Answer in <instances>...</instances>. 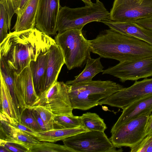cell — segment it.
I'll return each mask as SVG.
<instances>
[{
    "label": "cell",
    "instance_id": "21",
    "mask_svg": "<svg viewBox=\"0 0 152 152\" xmlns=\"http://www.w3.org/2000/svg\"><path fill=\"white\" fill-rule=\"evenodd\" d=\"M101 57L94 59L89 58L87 61L86 66L82 72L75 76L73 80L67 81V85L90 81L98 73L103 71L104 66L100 61Z\"/></svg>",
    "mask_w": 152,
    "mask_h": 152
},
{
    "label": "cell",
    "instance_id": "34",
    "mask_svg": "<svg viewBox=\"0 0 152 152\" xmlns=\"http://www.w3.org/2000/svg\"><path fill=\"white\" fill-rule=\"evenodd\" d=\"M135 22L145 28L152 31V16L138 19Z\"/></svg>",
    "mask_w": 152,
    "mask_h": 152
},
{
    "label": "cell",
    "instance_id": "35",
    "mask_svg": "<svg viewBox=\"0 0 152 152\" xmlns=\"http://www.w3.org/2000/svg\"><path fill=\"white\" fill-rule=\"evenodd\" d=\"M11 124L20 130L34 137L36 132L22 123L20 121L15 122Z\"/></svg>",
    "mask_w": 152,
    "mask_h": 152
},
{
    "label": "cell",
    "instance_id": "6",
    "mask_svg": "<svg viewBox=\"0 0 152 152\" xmlns=\"http://www.w3.org/2000/svg\"><path fill=\"white\" fill-rule=\"evenodd\" d=\"M64 145L75 152H122L117 150L104 132L90 131L81 133L63 140Z\"/></svg>",
    "mask_w": 152,
    "mask_h": 152
},
{
    "label": "cell",
    "instance_id": "19",
    "mask_svg": "<svg viewBox=\"0 0 152 152\" xmlns=\"http://www.w3.org/2000/svg\"><path fill=\"white\" fill-rule=\"evenodd\" d=\"M39 0H29L21 14L17 17L12 29L20 31L35 28L36 19Z\"/></svg>",
    "mask_w": 152,
    "mask_h": 152
},
{
    "label": "cell",
    "instance_id": "13",
    "mask_svg": "<svg viewBox=\"0 0 152 152\" xmlns=\"http://www.w3.org/2000/svg\"><path fill=\"white\" fill-rule=\"evenodd\" d=\"M14 73L15 91L21 111L24 109L30 108L38 97L35 90L29 66L20 73Z\"/></svg>",
    "mask_w": 152,
    "mask_h": 152
},
{
    "label": "cell",
    "instance_id": "28",
    "mask_svg": "<svg viewBox=\"0 0 152 152\" xmlns=\"http://www.w3.org/2000/svg\"><path fill=\"white\" fill-rule=\"evenodd\" d=\"M11 23L4 5L0 3V43L7 36L8 30L10 32Z\"/></svg>",
    "mask_w": 152,
    "mask_h": 152
},
{
    "label": "cell",
    "instance_id": "30",
    "mask_svg": "<svg viewBox=\"0 0 152 152\" xmlns=\"http://www.w3.org/2000/svg\"><path fill=\"white\" fill-rule=\"evenodd\" d=\"M16 134L18 140L30 148L34 145L40 141L34 136L16 127Z\"/></svg>",
    "mask_w": 152,
    "mask_h": 152
},
{
    "label": "cell",
    "instance_id": "10",
    "mask_svg": "<svg viewBox=\"0 0 152 152\" xmlns=\"http://www.w3.org/2000/svg\"><path fill=\"white\" fill-rule=\"evenodd\" d=\"M102 74H108L124 82L152 77V56L141 60L120 62L103 70Z\"/></svg>",
    "mask_w": 152,
    "mask_h": 152
},
{
    "label": "cell",
    "instance_id": "25",
    "mask_svg": "<svg viewBox=\"0 0 152 152\" xmlns=\"http://www.w3.org/2000/svg\"><path fill=\"white\" fill-rule=\"evenodd\" d=\"M30 152H75L66 145L55 144L52 142H40L34 145Z\"/></svg>",
    "mask_w": 152,
    "mask_h": 152
},
{
    "label": "cell",
    "instance_id": "29",
    "mask_svg": "<svg viewBox=\"0 0 152 152\" xmlns=\"http://www.w3.org/2000/svg\"><path fill=\"white\" fill-rule=\"evenodd\" d=\"M30 108L35 110L39 113L45 125L47 130L54 129L55 115L51 111L44 107L39 105L32 107Z\"/></svg>",
    "mask_w": 152,
    "mask_h": 152
},
{
    "label": "cell",
    "instance_id": "17",
    "mask_svg": "<svg viewBox=\"0 0 152 152\" xmlns=\"http://www.w3.org/2000/svg\"><path fill=\"white\" fill-rule=\"evenodd\" d=\"M90 131L85 126L68 129H53L36 132L34 137L40 142H52L63 140L76 134Z\"/></svg>",
    "mask_w": 152,
    "mask_h": 152
},
{
    "label": "cell",
    "instance_id": "20",
    "mask_svg": "<svg viewBox=\"0 0 152 152\" xmlns=\"http://www.w3.org/2000/svg\"><path fill=\"white\" fill-rule=\"evenodd\" d=\"M0 75V113L6 117L11 124L20 121L12 96L3 78Z\"/></svg>",
    "mask_w": 152,
    "mask_h": 152
},
{
    "label": "cell",
    "instance_id": "15",
    "mask_svg": "<svg viewBox=\"0 0 152 152\" xmlns=\"http://www.w3.org/2000/svg\"><path fill=\"white\" fill-rule=\"evenodd\" d=\"M110 29L122 35L137 38L152 46V31L135 22H119L110 19L101 21Z\"/></svg>",
    "mask_w": 152,
    "mask_h": 152
},
{
    "label": "cell",
    "instance_id": "14",
    "mask_svg": "<svg viewBox=\"0 0 152 152\" xmlns=\"http://www.w3.org/2000/svg\"><path fill=\"white\" fill-rule=\"evenodd\" d=\"M123 110L121 114L112 128L111 134L131 119L144 115H150L152 112V94L135 101Z\"/></svg>",
    "mask_w": 152,
    "mask_h": 152
},
{
    "label": "cell",
    "instance_id": "7",
    "mask_svg": "<svg viewBox=\"0 0 152 152\" xmlns=\"http://www.w3.org/2000/svg\"><path fill=\"white\" fill-rule=\"evenodd\" d=\"M38 105L45 107L55 115H73L68 86L63 81H56L47 90L38 95L32 107Z\"/></svg>",
    "mask_w": 152,
    "mask_h": 152
},
{
    "label": "cell",
    "instance_id": "16",
    "mask_svg": "<svg viewBox=\"0 0 152 152\" xmlns=\"http://www.w3.org/2000/svg\"><path fill=\"white\" fill-rule=\"evenodd\" d=\"M64 64V59L61 48L56 44L52 45L49 51L46 72L42 93L47 90L57 81L58 76Z\"/></svg>",
    "mask_w": 152,
    "mask_h": 152
},
{
    "label": "cell",
    "instance_id": "41",
    "mask_svg": "<svg viewBox=\"0 0 152 152\" xmlns=\"http://www.w3.org/2000/svg\"><path fill=\"white\" fill-rule=\"evenodd\" d=\"M136 1L139 3H142L143 0H136Z\"/></svg>",
    "mask_w": 152,
    "mask_h": 152
},
{
    "label": "cell",
    "instance_id": "9",
    "mask_svg": "<svg viewBox=\"0 0 152 152\" xmlns=\"http://www.w3.org/2000/svg\"><path fill=\"white\" fill-rule=\"evenodd\" d=\"M150 115H144L127 121L115 132L109 138L116 148H130L140 143L146 136L145 129Z\"/></svg>",
    "mask_w": 152,
    "mask_h": 152
},
{
    "label": "cell",
    "instance_id": "11",
    "mask_svg": "<svg viewBox=\"0 0 152 152\" xmlns=\"http://www.w3.org/2000/svg\"><path fill=\"white\" fill-rule=\"evenodd\" d=\"M152 94V78H145L135 81L130 86L124 88L108 98L100 101L99 105L103 104L121 108L145 96Z\"/></svg>",
    "mask_w": 152,
    "mask_h": 152
},
{
    "label": "cell",
    "instance_id": "18",
    "mask_svg": "<svg viewBox=\"0 0 152 152\" xmlns=\"http://www.w3.org/2000/svg\"><path fill=\"white\" fill-rule=\"evenodd\" d=\"M48 54L49 51L40 55L36 61H31L29 64L34 88L38 96L42 93Z\"/></svg>",
    "mask_w": 152,
    "mask_h": 152
},
{
    "label": "cell",
    "instance_id": "3",
    "mask_svg": "<svg viewBox=\"0 0 152 152\" xmlns=\"http://www.w3.org/2000/svg\"><path fill=\"white\" fill-rule=\"evenodd\" d=\"M67 85L73 109L83 110L98 105L100 101L124 88L120 84L110 80H92Z\"/></svg>",
    "mask_w": 152,
    "mask_h": 152
},
{
    "label": "cell",
    "instance_id": "12",
    "mask_svg": "<svg viewBox=\"0 0 152 152\" xmlns=\"http://www.w3.org/2000/svg\"><path fill=\"white\" fill-rule=\"evenodd\" d=\"M61 6L60 0H39L35 26L49 36L56 33V23Z\"/></svg>",
    "mask_w": 152,
    "mask_h": 152
},
{
    "label": "cell",
    "instance_id": "1",
    "mask_svg": "<svg viewBox=\"0 0 152 152\" xmlns=\"http://www.w3.org/2000/svg\"><path fill=\"white\" fill-rule=\"evenodd\" d=\"M55 44L54 39L37 28L10 32L0 43V59L18 74Z\"/></svg>",
    "mask_w": 152,
    "mask_h": 152
},
{
    "label": "cell",
    "instance_id": "38",
    "mask_svg": "<svg viewBox=\"0 0 152 152\" xmlns=\"http://www.w3.org/2000/svg\"><path fill=\"white\" fill-rule=\"evenodd\" d=\"M152 133V115H150L147 121L145 129L146 136Z\"/></svg>",
    "mask_w": 152,
    "mask_h": 152
},
{
    "label": "cell",
    "instance_id": "36",
    "mask_svg": "<svg viewBox=\"0 0 152 152\" xmlns=\"http://www.w3.org/2000/svg\"><path fill=\"white\" fill-rule=\"evenodd\" d=\"M29 1V0H18L15 12L17 17H19L21 14Z\"/></svg>",
    "mask_w": 152,
    "mask_h": 152
},
{
    "label": "cell",
    "instance_id": "39",
    "mask_svg": "<svg viewBox=\"0 0 152 152\" xmlns=\"http://www.w3.org/2000/svg\"><path fill=\"white\" fill-rule=\"evenodd\" d=\"M10 150L4 146L0 145V152H10Z\"/></svg>",
    "mask_w": 152,
    "mask_h": 152
},
{
    "label": "cell",
    "instance_id": "31",
    "mask_svg": "<svg viewBox=\"0 0 152 152\" xmlns=\"http://www.w3.org/2000/svg\"><path fill=\"white\" fill-rule=\"evenodd\" d=\"M130 148L131 152H152V133L147 135L140 143Z\"/></svg>",
    "mask_w": 152,
    "mask_h": 152
},
{
    "label": "cell",
    "instance_id": "2",
    "mask_svg": "<svg viewBox=\"0 0 152 152\" xmlns=\"http://www.w3.org/2000/svg\"><path fill=\"white\" fill-rule=\"evenodd\" d=\"M88 42L91 52L101 58L114 59L120 62L152 56V46L147 43L110 29L102 31Z\"/></svg>",
    "mask_w": 152,
    "mask_h": 152
},
{
    "label": "cell",
    "instance_id": "33",
    "mask_svg": "<svg viewBox=\"0 0 152 152\" xmlns=\"http://www.w3.org/2000/svg\"><path fill=\"white\" fill-rule=\"evenodd\" d=\"M18 0H0V3L2 4L6 9L8 14L9 20L11 23L12 17L16 9Z\"/></svg>",
    "mask_w": 152,
    "mask_h": 152
},
{
    "label": "cell",
    "instance_id": "22",
    "mask_svg": "<svg viewBox=\"0 0 152 152\" xmlns=\"http://www.w3.org/2000/svg\"><path fill=\"white\" fill-rule=\"evenodd\" d=\"M0 69V74L2 75L12 96L17 114L20 118L21 109L15 92L13 72L1 59Z\"/></svg>",
    "mask_w": 152,
    "mask_h": 152
},
{
    "label": "cell",
    "instance_id": "26",
    "mask_svg": "<svg viewBox=\"0 0 152 152\" xmlns=\"http://www.w3.org/2000/svg\"><path fill=\"white\" fill-rule=\"evenodd\" d=\"M20 121L36 132L42 131L32 110L30 108H26L21 111Z\"/></svg>",
    "mask_w": 152,
    "mask_h": 152
},
{
    "label": "cell",
    "instance_id": "5",
    "mask_svg": "<svg viewBox=\"0 0 152 152\" xmlns=\"http://www.w3.org/2000/svg\"><path fill=\"white\" fill-rule=\"evenodd\" d=\"M54 40L62 51L69 70L83 67L91 57L88 40L83 36L81 29H70L58 33Z\"/></svg>",
    "mask_w": 152,
    "mask_h": 152
},
{
    "label": "cell",
    "instance_id": "37",
    "mask_svg": "<svg viewBox=\"0 0 152 152\" xmlns=\"http://www.w3.org/2000/svg\"><path fill=\"white\" fill-rule=\"evenodd\" d=\"M31 109L32 110L37 122L41 128L42 131H46L47 129L39 113L34 109Z\"/></svg>",
    "mask_w": 152,
    "mask_h": 152
},
{
    "label": "cell",
    "instance_id": "32",
    "mask_svg": "<svg viewBox=\"0 0 152 152\" xmlns=\"http://www.w3.org/2000/svg\"><path fill=\"white\" fill-rule=\"evenodd\" d=\"M0 145L4 146L11 152H30L29 149L20 143L0 139Z\"/></svg>",
    "mask_w": 152,
    "mask_h": 152
},
{
    "label": "cell",
    "instance_id": "4",
    "mask_svg": "<svg viewBox=\"0 0 152 152\" xmlns=\"http://www.w3.org/2000/svg\"><path fill=\"white\" fill-rule=\"evenodd\" d=\"M110 12L99 0L90 5L76 8L61 7L56 29L58 33L73 28L82 29L86 24L110 19Z\"/></svg>",
    "mask_w": 152,
    "mask_h": 152
},
{
    "label": "cell",
    "instance_id": "40",
    "mask_svg": "<svg viewBox=\"0 0 152 152\" xmlns=\"http://www.w3.org/2000/svg\"><path fill=\"white\" fill-rule=\"evenodd\" d=\"M83 1L85 4L86 5H90L92 4L93 3L91 0H81Z\"/></svg>",
    "mask_w": 152,
    "mask_h": 152
},
{
    "label": "cell",
    "instance_id": "8",
    "mask_svg": "<svg viewBox=\"0 0 152 152\" xmlns=\"http://www.w3.org/2000/svg\"><path fill=\"white\" fill-rule=\"evenodd\" d=\"M110 20L119 22H135L139 19L152 16V0H114Z\"/></svg>",
    "mask_w": 152,
    "mask_h": 152
},
{
    "label": "cell",
    "instance_id": "23",
    "mask_svg": "<svg viewBox=\"0 0 152 152\" xmlns=\"http://www.w3.org/2000/svg\"><path fill=\"white\" fill-rule=\"evenodd\" d=\"M81 116L83 126L89 131L104 132L107 129L104 119L95 113L87 112Z\"/></svg>",
    "mask_w": 152,
    "mask_h": 152
},
{
    "label": "cell",
    "instance_id": "27",
    "mask_svg": "<svg viewBox=\"0 0 152 152\" xmlns=\"http://www.w3.org/2000/svg\"><path fill=\"white\" fill-rule=\"evenodd\" d=\"M0 139L7 141L20 143L27 147L24 144L18 140L15 127L8 122L2 120H0Z\"/></svg>",
    "mask_w": 152,
    "mask_h": 152
},
{
    "label": "cell",
    "instance_id": "24",
    "mask_svg": "<svg viewBox=\"0 0 152 152\" xmlns=\"http://www.w3.org/2000/svg\"><path fill=\"white\" fill-rule=\"evenodd\" d=\"M54 129L72 128L83 126L81 116L55 115Z\"/></svg>",
    "mask_w": 152,
    "mask_h": 152
}]
</instances>
